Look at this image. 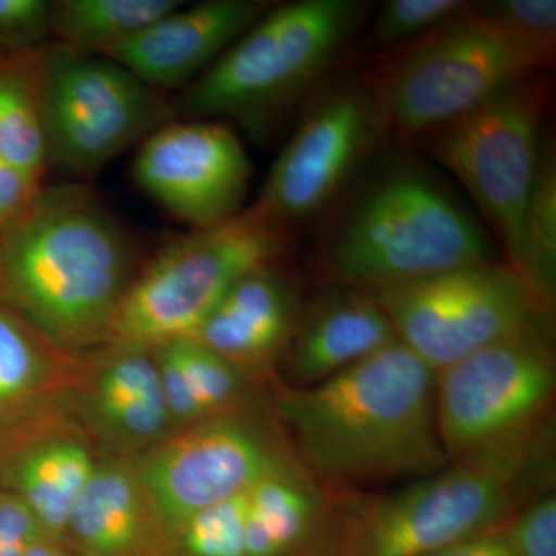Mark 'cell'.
Here are the masks:
<instances>
[{
  "mask_svg": "<svg viewBox=\"0 0 556 556\" xmlns=\"http://www.w3.org/2000/svg\"><path fill=\"white\" fill-rule=\"evenodd\" d=\"M434 388L437 371L396 340L317 386L289 388L277 412L316 482L420 479L448 466Z\"/></svg>",
  "mask_w": 556,
  "mask_h": 556,
  "instance_id": "obj_1",
  "label": "cell"
},
{
  "mask_svg": "<svg viewBox=\"0 0 556 556\" xmlns=\"http://www.w3.org/2000/svg\"><path fill=\"white\" fill-rule=\"evenodd\" d=\"M138 270L135 240L84 182L43 185L0 232V303L67 354L108 343Z\"/></svg>",
  "mask_w": 556,
  "mask_h": 556,
  "instance_id": "obj_2",
  "label": "cell"
},
{
  "mask_svg": "<svg viewBox=\"0 0 556 556\" xmlns=\"http://www.w3.org/2000/svg\"><path fill=\"white\" fill-rule=\"evenodd\" d=\"M493 260L485 230L427 167L383 164L351 197L318 248L329 287L379 292Z\"/></svg>",
  "mask_w": 556,
  "mask_h": 556,
  "instance_id": "obj_3",
  "label": "cell"
},
{
  "mask_svg": "<svg viewBox=\"0 0 556 556\" xmlns=\"http://www.w3.org/2000/svg\"><path fill=\"white\" fill-rule=\"evenodd\" d=\"M357 0L280 3L182 89L177 115L230 121L265 141L328 86L367 20Z\"/></svg>",
  "mask_w": 556,
  "mask_h": 556,
  "instance_id": "obj_4",
  "label": "cell"
},
{
  "mask_svg": "<svg viewBox=\"0 0 556 556\" xmlns=\"http://www.w3.org/2000/svg\"><path fill=\"white\" fill-rule=\"evenodd\" d=\"M548 445L546 426L399 492L351 500V556H422L506 525L541 496Z\"/></svg>",
  "mask_w": 556,
  "mask_h": 556,
  "instance_id": "obj_5",
  "label": "cell"
},
{
  "mask_svg": "<svg viewBox=\"0 0 556 556\" xmlns=\"http://www.w3.org/2000/svg\"><path fill=\"white\" fill-rule=\"evenodd\" d=\"M289 243L291 228L257 203L218 225L190 229L139 268L108 343L153 350L190 338L240 278L277 265Z\"/></svg>",
  "mask_w": 556,
  "mask_h": 556,
  "instance_id": "obj_6",
  "label": "cell"
},
{
  "mask_svg": "<svg viewBox=\"0 0 556 556\" xmlns=\"http://www.w3.org/2000/svg\"><path fill=\"white\" fill-rule=\"evenodd\" d=\"M541 68L473 11L375 54L358 83L388 134L417 138L482 108Z\"/></svg>",
  "mask_w": 556,
  "mask_h": 556,
  "instance_id": "obj_7",
  "label": "cell"
},
{
  "mask_svg": "<svg viewBox=\"0 0 556 556\" xmlns=\"http://www.w3.org/2000/svg\"><path fill=\"white\" fill-rule=\"evenodd\" d=\"M49 167L91 177L177 116L174 100L109 58L49 40L39 49Z\"/></svg>",
  "mask_w": 556,
  "mask_h": 556,
  "instance_id": "obj_8",
  "label": "cell"
},
{
  "mask_svg": "<svg viewBox=\"0 0 556 556\" xmlns=\"http://www.w3.org/2000/svg\"><path fill=\"white\" fill-rule=\"evenodd\" d=\"M547 97L546 79L536 75L419 138L477 203L517 276L527 204L546 141Z\"/></svg>",
  "mask_w": 556,
  "mask_h": 556,
  "instance_id": "obj_9",
  "label": "cell"
},
{
  "mask_svg": "<svg viewBox=\"0 0 556 556\" xmlns=\"http://www.w3.org/2000/svg\"><path fill=\"white\" fill-rule=\"evenodd\" d=\"M369 294L397 339L437 372L482 348L551 329L552 314L506 263L493 260Z\"/></svg>",
  "mask_w": 556,
  "mask_h": 556,
  "instance_id": "obj_10",
  "label": "cell"
},
{
  "mask_svg": "<svg viewBox=\"0 0 556 556\" xmlns=\"http://www.w3.org/2000/svg\"><path fill=\"white\" fill-rule=\"evenodd\" d=\"M554 393L548 329L503 340L439 369L434 407L448 464L547 426Z\"/></svg>",
  "mask_w": 556,
  "mask_h": 556,
  "instance_id": "obj_11",
  "label": "cell"
},
{
  "mask_svg": "<svg viewBox=\"0 0 556 556\" xmlns=\"http://www.w3.org/2000/svg\"><path fill=\"white\" fill-rule=\"evenodd\" d=\"M130 460L170 536L203 508L300 466L240 408L179 428Z\"/></svg>",
  "mask_w": 556,
  "mask_h": 556,
  "instance_id": "obj_12",
  "label": "cell"
},
{
  "mask_svg": "<svg viewBox=\"0 0 556 556\" xmlns=\"http://www.w3.org/2000/svg\"><path fill=\"white\" fill-rule=\"evenodd\" d=\"M388 131L358 79L332 84L303 110L257 200L292 229L350 188Z\"/></svg>",
  "mask_w": 556,
  "mask_h": 556,
  "instance_id": "obj_13",
  "label": "cell"
},
{
  "mask_svg": "<svg viewBox=\"0 0 556 556\" xmlns=\"http://www.w3.org/2000/svg\"><path fill=\"white\" fill-rule=\"evenodd\" d=\"M251 172L239 135L214 119L164 124L141 141L131 164L135 185L190 229L240 214Z\"/></svg>",
  "mask_w": 556,
  "mask_h": 556,
  "instance_id": "obj_14",
  "label": "cell"
},
{
  "mask_svg": "<svg viewBox=\"0 0 556 556\" xmlns=\"http://www.w3.org/2000/svg\"><path fill=\"white\" fill-rule=\"evenodd\" d=\"M97 467L89 442L56 402L0 438V489L20 496L58 543Z\"/></svg>",
  "mask_w": 556,
  "mask_h": 556,
  "instance_id": "obj_15",
  "label": "cell"
},
{
  "mask_svg": "<svg viewBox=\"0 0 556 556\" xmlns=\"http://www.w3.org/2000/svg\"><path fill=\"white\" fill-rule=\"evenodd\" d=\"M269 7L265 0H204L190 7L182 3L104 58L163 93L186 89Z\"/></svg>",
  "mask_w": 556,
  "mask_h": 556,
  "instance_id": "obj_16",
  "label": "cell"
},
{
  "mask_svg": "<svg viewBox=\"0 0 556 556\" xmlns=\"http://www.w3.org/2000/svg\"><path fill=\"white\" fill-rule=\"evenodd\" d=\"M91 378L83 415L119 459H135L177 431L152 350L108 343Z\"/></svg>",
  "mask_w": 556,
  "mask_h": 556,
  "instance_id": "obj_17",
  "label": "cell"
},
{
  "mask_svg": "<svg viewBox=\"0 0 556 556\" xmlns=\"http://www.w3.org/2000/svg\"><path fill=\"white\" fill-rule=\"evenodd\" d=\"M302 308L288 277L265 266L240 278L188 339L254 376L283 356Z\"/></svg>",
  "mask_w": 556,
  "mask_h": 556,
  "instance_id": "obj_18",
  "label": "cell"
},
{
  "mask_svg": "<svg viewBox=\"0 0 556 556\" xmlns=\"http://www.w3.org/2000/svg\"><path fill=\"white\" fill-rule=\"evenodd\" d=\"M396 340L390 317L369 292L331 287L303 305L281 361L292 388H308Z\"/></svg>",
  "mask_w": 556,
  "mask_h": 556,
  "instance_id": "obj_19",
  "label": "cell"
},
{
  "mask_svg": "<svg viewBox=\"0 0 556 556\" xmlns=\"http://www.w3.org/2000/svg\"><path fill=\"white\" fill-rule=\"evenodd\" d=\"M164 535L134 464L119 457L98 463L65 530L80 556H159Z\"/></svg>",
  "mask_w": 556,
  "mask_h": 556,
  "instance_id": "obj_20",
  "label": "cell"
},
{
  "mask_svg": "<svg viewBox=\"0 0 556 556\" xmlns=\"http://www.w3.org/2000/svg\"><path fill=\"white\" fill-rule=\"evenodd\" d=\"M328 517V501L305 468L278 471L248 492L247 556H289L305 546Z\"/></svg>",
  "mask_w": 556,
  "mask_h": 556,
  "instance_id": "obj_21",
  "label": "cell"
},
{
  "mask_svg": "<svg viewBox=\"0 0 556 556\" xmlns=\"http://www.w3.org/2000/svg\"><path fill=\"white\" fill-rule=\"evenodd\" d=\"M65 354L0 303V437L53 402L50 382Z\"/></svg>",
  "mask_w": 556,
  "mask_h": 556,
  "instance_id": "obj_22",
  "label": "cell"
},
{
  "mask_svg": "<svg viewBox=\"0 0 556 556\" xmlns=\"http://www.w3.org/2000/svg\"><path fill=\"white\" fill-rule=\"evenodd\" d=\"M39 49L0 50V155L43 181L49 155L40 97Z\"/></svg>",
  "mask_w": 556,
  "mask_h": 556,
  "instance_id": "obj_23",
  "label": "cell"
},
{
  "mask_svg": "<svg viewBox=\"0 0 556 556\" xmlns=\"http://www.w3.org/2000/svg\"><path fill=\"white\" fill-rule=\"evenodd\" d=\"M185 2L179 0H54L51 40L84 53L108 56Z\"/></svg>",
  "mask_w": 556,
  "mask_h": 556,
  "instance_id": "obj_24",
  "label": "cell"
},
{
  "mask_svg": "<svg viewBox=\"0 0 556 556\" xmlns=\"http://www.w3.org/2000/svg\"><path fill=\"white\" fill-rule=\"evenodd\" d=\"M518 277L540 305L554 314L556 298V153L546 135L540 170L527 204Z\"/></svg>",
  "mask_w": 556,
  "mask_h": 556,
  "instance_id": "obj_25",
  "label": "cell"
},
{
  "mask_svg": "<svg viewBox=\"0 0 556 556\" xmlns=\"http://www.w3.org/2000/svg\"><path fill=\"white\" fill-rule=\"evenodd\" d=\"M160 346H166L177 361L204 415L214 417L240 408L251 375L195 340L178 339Z\"/></svg>",
  "mask_w": 556,
  "mask_h": 556,
  "instance_id": "obj_26",
  "label": "cell"
},
{
  "mask_svg": "<svg viewBox=\"0 0 556 556\" xmlns=\"http://www.w3.org/2000/svg\"><path fill=\"white\" fill-rule=\"evenodd\" d=\"M473 11L538 67H551L556 53L555 0H490L473 2Z\"/></svg>",
  "mask_w": 556,
  "mask_h": 556,
  "instance_id": "obj_27",
  "label": "cell"
},
{
  "mask_svg": "<svg viewBox=\"0 0 556 556\" xmlns=\"http://www.w3.org/2000/svg\"><path fill=\"white\" fill-rule=\"evenodd\" d=\"M470 3L463 0H388L369 22L364 47L376 54L397 49L455 20Z\"/></svg>",
  "mask_w": 556,
  "mask_h": 556,
  "instance_id": "obj_28",
  "label": "cell"
},
{
  "mask_svg": "<svg viewBox=\"0 0 556 556\" xmlns=\"http://www.w3.org/2000/svg\"><path fill=\"white\" fill-rule=\"evenodd\" d=\"M248 492L203 508L177 532L185 556H247Z\"/></svg>",
  "mask_w": 556,
  "mask_h": 556,
  "instance_id": "obj_29",
  "label": "cell"
},
{
  "mask_svg": "<svg viewBox=\"0 0 556 556\" xmlns=\"http://www.w3.org/2000/svg\"><path fill=\"white\" fill-rule=\"evenodd\" d=\"M503 533L515 556H556V497L541 495L519 508Z\"/></svg>",
  "mask_w": 556,
  "mask_h": 556,
  "instance_id": "obj_30",
  "label": "cell"
},
{
  "mask_svg": "<svg viewBox=\"0 0 556 556\" xmlns=\"http://www.w3.org/2000/svg\"><path fill=\"white\" fill-rule=\"evenodd\" d=\"M51 2L0 0V50L30 51L51 40Z\"/></svg>",
  "mask_w": 556,
  "mask_h": 556,
  "instance_id": "obj_31",
  "label": "cell"
},
{
  "mask_svg": "<svg viewBox=\"0 0 556 556\" xmlns=\"http://www.w3.org/2000/svg\"><path fill=\"white\" fill-rule=\"evenodd\" d=\"M47 533L20 496L0 489V556H25Z\"/></svg>",
  "mask_w": 556,
  "mask_h": 556,
  "instance_id": "obj_32",
  "label": "cell"
},
{
  "mask_svg": "<svg viewBox=\"0 0 556 556\" xmlns=\"http://www.w3.org/2000/svg\"><path fill=\"white\" fill-rule=\"evenodd\" d=\"M42 188L43 181L0 155V232L24 217Z\"/></svg>",
  "mask_w": 556,
  "mask_h": 556,
  "instance_id": "obj_33",
  "label": "cell"
},
{
  "mask_svg": "<svg viewBox=\"0 0 556 556\" xmlns=\"http://www.w3.org/2000/svg\"><path fill=\"white\" fill-rule=\"evenodd\" d=\"M422 556H515L508 547L503 526L477 536L467 538L452 546L439 548Z\"/></svg>",
  "mask_w": 556,
  "mask_h": 556,
  "instance_id": "obj_34",
  "label": "cell"
},
{
  "mask_svg": "<svg viewBox=\"0 0 556 556\" xmlns=\"http://www.w3.org/2000/svg\"><path fill=\"white\" fill-rule=\"evenodd\" d=\"M25 556H75L68 554L64 547H62V543H58V541L50 540V538H43V540L38 541L35 546L30 547V551L25 554Z\"/></svg>",
  "mask_w": 556,
  "mask_h": 556,
  "instance_id": "obj_35",
  "label": "cell"
}]
</instances>
